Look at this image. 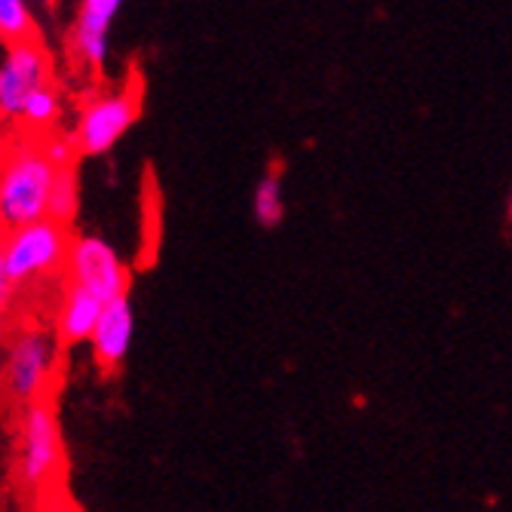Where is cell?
Returning a JSON list of instances; mask_svg holds the SVG:
<instances>
[{
  "label": "cell",
  "mask_w": 512,
  "mask_h": 512,
  "mask_svg": "<svg viewBox=\"0 0 512 512\" xmlns=\"http://www.w3.org/2000/svg\"><path fill=\"white\" fill-rule=\"evenodd\" d=\"M56 172L40 138L22 132L0 145V234L50 218Z\"/></svg>",
  "instance_id": "obj_1"
},
{
  "label": "cell",
  "mask_w": 512,
  "mask_h": 512,
  "mask_svg": "<svg viewBox=\"0 0 512 512\" xmlns=\"http://www.w3.org/2000/svg\"><path fill=\"white\" fill-rule=\"evenodd\" d=\"M71 243V227L46 218L0 234V264L19 289L37 286L43 279H56L68 270Z\"/></svg>",
  "instance_id": "obj_2"
},
{
  "label": "cell",
  "mask_w": 512,
  "mask_h": 512,
  "mask_svg": "<svg viewBox=\"0 0 512 512\" xmlns=\"http://www.w3.org/2000/svg\"><path fill=\"white\" fill-rule=\"evenodd\" d=\"M59 365H62V344L56 332L22 329L7 347L4 371H0V390L19 408L46 402V393L56 384Z\"/></svg>",
  "instance_id": "obj_3"
},
{
  "label": "cell",
  "mask_w": 512,
  "mask_h": 512,
  "mask_svg": "<svg viewBox=\"0 0 512 512\" xmlns=\"http://www.w3.org/2000/svg\"><path fill=\"white\" fill-rule=\"evenodd\" d=\"M19 454L16 473L28 491H50L65 473V442L53 402H34L19 408L16 421Z\"/></svg>",
  "instance_id": "obj_4"
},
{
  "label": "cell",
  "mask_w": 512,
  "mask_h": 512,
  "mask_svg": "<svg viewBox=\"0 0 512 512\" xmlns=\"http://www.w3.org/2000/svg\"><path fill=\"white\" fill-rule=\"evenodd\" d=\"M142 114V89L138 86H117L102 89L80 105L71 138L80 157H102L120 138L132 129Z\"/></svg>",
  "instance_id": "obj_5"
},
{
  "label": "cell",
  "mask_w": 512,
  "mask_h": 512,
  "mask_svg": "<svg viewBox=\"0 0 512 512\" xmlns=\"http://www.w3.org/2000/svg\"><path fill=\"white\" fill-rule=\"evenodd\" d=\"M53 83V59L40 37L10 43L0 53V123H19L25 102Z\"/></svg>",
  "instance_id": "obj_6"
},
{
  "label": "cell",
  "mask_w": 512,
  "mask_h": 512,
  "mask_svg": "<svg viewBox=\"0 0 512 512\" xmlns=\"http://www.w3.org/2000/svg\"><path fill=\"white\" fill-rule=\"evenodd\" d=\"M65 276L71 286L92 292L105 304L129 298V264L108 240L96 234L74 237Z\"/></svg>",
  "instance_id": "obj_7"
},
{
  "label": "cell",
  "mask_w": 512,
  "mask_h": 512,
  "mask_svg": "<svg viewBox=\"0 0 512 512\" xmlns=\"http://www.w3.org/2000/svg\"><path fill=\"white\" fill-rule=\"evenodd\" d=\"M123 10L120 0H83L74 16V28L68 34V46L74 59L86 71H102L111 56V28L117 13Z\"/></svg>",
  "instance_id": "obj_8"
},
{
  "label": "cell",
  "mask_w": 512,
  "mask_h": 512,
  "mask_svg": "<svg viewBox=\"0 0 512 512\" xmlns=\"http://www.w3.org/2000/svg\"><path fill=\"white\" fill-rule=\"evenodd\" d=\"M135 338V310L129 298H117L111 304H105L102 319L96 325V335H92L89 347H92V359L102 371H117L123 365V359L129 356Z\"/></svg>",
  "instance_id": "obj_9"
},
{
  "label": "cell",
  "mask_w": 512,
  "mask_h": 512,
  "mask_svg": "<svg viewBox=\"0 0 512 512\" xmlns=\"http://www.w3.org/2000/svg\"><path fill=\"white\" fill-rule=\"evenodd\" d=\"M102 310H105V301H99L92 292L68 283L62 289V298H59L56 313H53V332H56L59 344L62 347L89 344L92 335H96Z\"/></svg>",
  "instance_id": "obj_10"
},
{
  "label": "cell",
  "mask_w": 512,
  "mask_h": 512,
  "mask_svg": "<svg viewBox=\"0 0 512 512\" xmlns=\"http://www.w3.org/2000/svg\"><path fill=\"white\" fill-rule=\"evenodd\" d=\"M62 111H65V102H62V92L50 83L37 89L34 96L25 102V111H22V132L31 135V138H46V135H56V126L62 123Z\"/></svg>",
  "instance_id": "obj_11"
},
{
  "label": "cell",
  "mask_w": 512,
  "mask_h": 512,
  "mask_svg": "<svg viewBox=\"0 0 512 512\" xmlns=\"http://www.w3.org/2000/svg\"><path fill=\"white\" fill-rule=\"evenodd\" d=\"M252 215L258 221V227L273 230L283 224L286 218V197H283V172L279 169H267L252 191Z\"/></svg>",
  "instance_id": "obj_12"
},
{
  "label": "cell",
  "mask_w": 512,
  "mask_h": 512,
  "mask_svg": "<svg viewBox=\"0 0 512 512\" xmlns=\"http://www.w3.org/2000/svg\"><path fill=\"white\" fill-rule=\"evenodd\" d=\"M80 209V181H77V166H65L56 172L53 194H50V218L71 227Z\"/></svg>",
  "instance_id": "obj_13"
},
{
  "label": "cell",
  "mask_w": 512,
  "mask_h": 512,
  "mask_svg": "<svg viewBox=\"0 0 512 512\" xmlns=\"http://www.w3.org/2000/svg\"><path fill=\"white\" fill-rule=\"evenodd\" d=\"M37 37V22L25 0H0V43H25Z\"/></svg>",
  "instance_id": "obj_14"
},
{
  "label": "cell",
  "mask_w": 512,
  "mask_h": 512,
  "mask_svg": "<svg viewBox=\"0 0 512 512\" xmlns=\"http://www.w3.org/2000/svg\"><path fill=\"white\" fill-rule=\"evenodd\" d=\"M43 142V151H46V157H50V163L56 166V169H65V166H77V145H74V138L71 135H46V138H40Z\"/></svg>",
  "instance_id": "obj_15"
},
{
  "label": "cell",
  "mask_w": 512,
  "mask_h": 512,
  "mask_svg": "<svg viewBox=\"0 0 512 512\" xmlns=\"http://www.w3.org/2000/svg\"><path fill=\"white\" fill-rule=\"evenodd\" d=\"M16 298H19V286H16L13 279L7 276L4 264H0V319H4V316L13 310Z\"/></svg>",
  "instance_id": "obj_16"
},
{
  "label": "cell",
  "mask_w": 512,
  "mask_h": 512,
  "mask_svg": "<svg viewBox=\"0 0 512 512\" xmlns=\"http://www.w3.org/2000/svg\"><path fill=\"white\" fill-rule=\"evenodd\" d=\"M506 221L512 224V191H509V200H506Z\"/></svg>",
  "instance_id": "obj_17"
}]
</instances>
